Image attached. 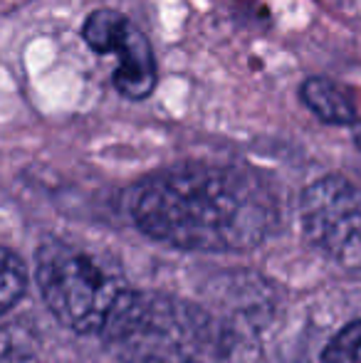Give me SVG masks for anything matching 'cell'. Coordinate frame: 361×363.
<instances>
[{
	"label": "cell",
	"mask_w": 361,
	"mask_h": 363,
	"mask_svg": "<svg viewBox=\"0 0 361 363\" xmlns=\"http://www.w3.org/2000/svg\"><path fill=\"white\" fill-rule=\"evenodd\" d=\"M129 216L141 233L171 247L243 252L274 230L277 201L248 168L186 163L136 183Z\"/></svg>",
	"instance_id": "1"
},
{
	"label": "cell",
	"mask_w": 361,
	"mask_h": 363,
	"mask_svg": "<svg viewBox=\"0 0 361 363\" xmlns=\"http://www.w3.org/2000/svg\"><path fill=\"white\" fill-rule=\"evenodd\" d=\"M99 336L124 363H221L231 351V336L211 311L154 289L126 291Z\"/></svg>",
	"instance_id": "2"
},
{
	"label": "cell",
	"mask_w": 361,
	"mask_h": 363,
	"mask_svg": "<svg viewBox=\"0 0 361 363\" xmlns=\"http://www.w3.org/2000/svg\"><path fill=\"white\" fill-rule=\"evenodd\" d=\"M35 272L50 314L74 334H99L129 291L116 262L70 242L45 245Z\"/></svg>",
	"instance_id": "3"
},
{
	"label": "cell",
	"mask_w": 361,
	"mask_h": 363,
	"mask_svg": "<svg viewBox=\"0 0 361 363\" xmlns=\"http://www.w3.org/2000/svg\"><path fill=\"white\" fill-rule=\"evenodd\" d=\"M307 240L347 269H361V188L342 176H324L299 203Z\"/></svg>",
	"instance_id": "4"
},
{
	"label": "cell",
	"mask_w": 361,
	"mask_h": 363,
	"mask_svg": "<svg viewBox=\"0 0 361 363\" xmlns=\"http://www.w3.org/2000/svg\"><path fill=\"white\" fill-rule=\"evenodd\" d=\"M82 38L96 55H116L114 86L126 99H146L156 86V60L146 35L116 10H96L87 18Z\"/></svg>",
	"instance_id": "5"
},
{
	"label": "cell",
	"mask_w": 361,
	"mask_h": 363,
	"mask_svg": "<svg viewBox=\"0 0 361 363\" xmlns=\"http://www.w3.org/2000/svg\"><path fill=\"white\" fill-rule=\"evenodd\" d=\"M302 101L324 124H357L352 94L327 77H309L302 84Z\"/></svg>",
	"instance_id": "6"
},
{
	"label": "cell",
	"mask_w": 361,
	"mask_h": 363,
	"mask_svg": "<svg viewBox=\"0 0 361 363\" xmlns=\"http://www.w3.org/2000/svg\"><path fill=\"white\" fill-rule=\"evenodd\" d=\"M28 289V269L23 259L8 247H0V316L8 314L25 296Z\"/></svg>",
	"instance_id": "7"
},
{
	"label": "cell",
	"mask_w": 361,
	"mask_h": 363,
	"mask_svg": "<svg viewBox=\"0 0 361 363\" xmlns=\"http://www.w3.org/2000/svg\"><path fill=\"white\" fill-rule=\"evenodd\" d=\"M322 363H361V319L344 326L324 349Z\"/></svg>",
	"instance_id": "8"
},
{
	"label": "cell",
	"mask_w": 361,
	"mask_h": 363,
	"mask_svg": "<svg viewBox=\"0 0 361 363\" xmlns=\"http://www.w3.org/2000/svg\"><path fill=\"white\" fill-rule=\"evenodd\" d=\"M0 363H35V359L15 336L0 331Z\"/></svg>",
	"instance_id": "9"
},
{
	"label": "cell",
	"mask_w": 361,
	"mask_h": 363,
	"mask_svg": "<svg viewBox=\"0 0 361 363\" xmlns=\"http://www.w3.org/2000/svg\"><path fill=\"white\" fill-rule=\"evenodd\" d=\"M354 144L361 148V121H357V124H354Z\"/></svg>",
	"instance_id": "10"
}]
</instances>
